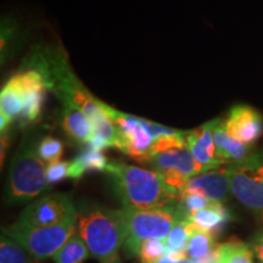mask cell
<instances>
[{
    "instance_id": "cell-1",
    "label": "cell",
    "mask_w": 263,
    "mask_h": 263,
    "mask_svg": "<svg viewBox=\"0 0 263 263\" xmlns=\"http://www.w3.org/2000/svg\"><path fill=\"white\" fill-rule=\"evenodd\" d=\"M21 68L38 71L48 90L52 91L62 105L81 108L90 118L103 112V101L88 91L72 70L68 58L60 45H38L22 62Z\"/></svg>"
},
{
    "instance_id": "cell-2",
    "label": "cell",
    "mask_w": 263,
    "mask_h": 263,
    "mask_svg": "<svg viewBox=\"0 0 263 263\" xmlns=\"http://www.w3.org/2000/svg\"><path fill=\"white\" fill-rule=\"evenodd\" d=\"M105 173L122 209H159L176 205L179 200V193L167 185L155 171L111 161Z\"/></svg>"
},
{
    "instance_id": "cell-3",
    "label": "cell",
    "mask_w": 263,
    "mask_h": 263,
    "mask_svg": "<svg viewBox=\"0 0 263 263\" xmlns=\"http://www.w3.org/2000/svg\"><path fill=\"white\" fill-rule=\"evenodd\" d=\"M77 232L99 262L121 263L120 251L128 238L122 209L81 201L77 205Z\"/></svg>"
},
{
    "instance_id": "cell-4",
    "label": "cell",
    "mask_w": 263,
    "mask_h": 263,
    "mask_svg": "<svg viewBox=\"0 0 263 263\" xmlns=\"http://www.w3.org/2000/svg\"><path fill=\"white\" fill-rule=\"evenodd\" d=\"M38 144L34 133H26L12 157L4 186L8 205L27 203L47 188V167L38 154Z\"/></svg>"
},
{
    "instance_id": "cell-5",
    "label": "cell",
    "mask_w": 263,
    "mask_h": 263,
    "mask_svg": "<svg viewBox=\"0 0 263 263\" xmlns=\"http://www.w3.org/2000/svg\"><path fill=\"white\" fill-rule=\"evenodd\" d=\"M122 210L128 229L123 250L128 257H138L144 240L166 239L176 223L184 219L177 203L150 210Z\"/></svg>"
},
{
    "instance_id": "cell-6",
    "label": "cell",
    "mask_w": 263,
    "mask_h": 263,
    "mask_svg": "<svg viewBox=\"0 0 263 263\" xmlns=\"http://www.w3.org/2000/svg\"><path fill=\"white\" fill-rule=\"evenodd\" d=\"M76 232L77 213L60 224L51 227H28L14 222L2 228V234L18 242L37 261L54 257Z\"/></svg>"
},
{
    "instance_id": "cell-7",
    "label": "cell",
    "mask_w": 263,
    "mask_h": 263,
    "mask_svg": "<svg viewBox=\"0 0 263 263\" xmlns=\"http://www.w3.org/2000/svg\"><path fill=\"white\" fill-rule=\"evenodd\" d=\"M228 167L232 195L263 223V149Z\"/></svg>"
},
{
    "instance_id": "cell-8",
    "label": "cell",
    "mask_w": 263,
    "mask_h": 263,
    "mask_svg": "<svg viewBox=\"0 0 263 263\" xmlns=\"http://www.w3.org/2000/svg\"><path fill=\"white\" fill-rule=\"evenodd\" d=\"M104 107L116 127L120 139L117 149L138 162H149L153 157L154 138L144 127L141 118L120 112L105 103Z\"/></svg>"
},
{
    "instance_id": "cell-9",
    "label": "cell",
    "mask_w": 263,
    "mask_h": 263,
    "mask_svg": "<svg viewBox=\"0 0 263 263\" xmlns=\"http://www.w3.org/2000/svg\"><path fill=\"white\" fill-rule=\"evenodd\" d=\"M147 163L167 185L178 193L193 177L206 172L186 146L172 147L154 154Z\"/></svg>"
},
{
    "instance_id": "cell-10",
    "label": "cell",
    "mask_w": 263,
    "mask_h": 263,
    "mask_svg": "<svg viewBox=\"0 0 263 263\" xmlns=\"http://www.w3.org/2000/svg\"><path fill=\"white\" fill-rule=\"evenodd\" d=\"M77 213L68 194L54 193L43 195L28 203L17 218V223L28 227H51L60 224Z\"/></svg>"
},
{
    "instance_id": "cell-11",
    "label": "cell",
    "mask_w": 263,
    "mask_h": 263,
    "mask_svg": "<svg viewBox=\"0 0 263 263\" xmlns=\"http://www.w3.org/2000/svg\"><path fill=\"white\" fill-rule=\"evenodd\" d=\"M227 133L246 145H254L263 133V118L258 111L248 105H235L223 120Z\"/></svg>"
},
{
    "instance_id": "cell-12",
    "label": "cell",
    "mask_w": 263,
    "mask_h": 263,
    "mask_svg": "<svg viewBox=\"0 0 263 263\" xmlns=\"http://www.w3.org/2000/svg\"><path fill=\"white\" fill-rule=\"evenodd\" d=\"M179 193L199 194L211 202H227L232 194L228 164L193 177Z\"/></svg>"
},
{
    "instance_id": "cell-13",
    "label": "cell",
    "mask_w": 263,
    "mask_h": 263,
    "mask_svg": "<svg viewBox=\"0 0 263 263\" xmlns=\"http://www.w3.org/2000/svg\"><path fill=\"white\" fill-rule=\"evenodd\" d=\"M218 121L219 118L209 121V122L203 123L201 127L195 128L193 130H186L185 136H184L186 149L192 153L194 159L201 164L206 172L219 168L224 164L216 156L213 132H215V127Z\"/></svg>"
},
{
    "instance_id": "cell-14",
    "label": "cell",
    "mask_w": 263,
    "mask_h": 263,
    "mask_svg": "<svg viewBox=\"0 0 263 263\" xmlns=\"http://www.w3.org/2000/svg\"><path fill=\"white\" fill-rule=\"evenodd\" d=\"M26 90V106L21 115L22 122H34L41 116L45 91L48 90L44 78L38 71L21 68L18 72Z\"/></svg>"
},
{
    "instance_id": "cell-15",
    "label": "cell",
    "mask_w": 263,
    "mask_h": 263,
    "mask_svg": "<svg viewBox=\"0 0 263 263\" xmlns=\"http://www.w3.org/2000/svg\"><path fill=\"white\" fill-rule=\"evenodd\" d=\"M60 122L65 134L72 141L89 145L94 134L93 122L91 118L81 108L62 105Z\"/></svg>"
},
{
    "instance_id": "cell-16",
    "label": "cell",
    "mask_w": 263,
    "mask_h": 263,
    "mask_svg": "<svg viewBox=\"0 0 263 263\" xmlns=\"http://www.w3.org/2000/svg\"><path fill=\"white\" fill-rule=\"evenodd\" d=\"M213 138H215L217 159L224 164L240 162L252 153V145H246L227 133L221 118L215 127Z\"/></svg>"
},
{
    "instance_id": "cell-17",
    "label": "cell",
    "mask_w": 263,
    "mask_h": 263,
    "mask_svg": "<svg viewBox=\"0 0 263 263\" xmlns=\"http://www.w3.org/2000/svg\"><path fill=\"white\" fill-rule=\"evenodd\" d=\"M26 106V90L21 76L16 73L6 82L0 93V115L11 120L21 116Z\"/></svg>"
},
{
    "instance_id": "cell-18",
    "label": "cell",
    "mask_w": 263,
    "mask_h": 263,
    "mask_svg": "<svg viewBox=\"0 0 263 263\" xmlns=\"http://www.w3.org/2000/svg\"><path fill=\"white\" fill-rule=\"evenodd\" d=\"M186 219L196 228L206 230L215 235L230 221V213L223 203L211 202L205 209L190 215Z\"/></svg>"
},
{
    "instance_id": "cell-19",
    "label": "cell",
    "mask_w": 263,
    "mask_h": 263,
    "mask_svg": "<svg viewBox=\"0 0 263 263\" xmlns=\"http://www.w3.org/2000/svg\"><path fill=\"white\" fill-rule=\"evenodd\" d=\"M110 161L101 150L89 149L82 151L74 160L70 161V178L78 180L89 171L105 172Z\"/></svg>"
},
{
    "instance_id": "cell-20",
    "label": "cell",
    "mask_w": 263,
    "mask_h": 263,
    "mask_svg": "<svg viewBox=\"0 0 263 263\" xmlns=\"http://www.w3.org/2000/svg\"><path fill=\"white\" fill-rule=\"evenodd\" d=\"M194 229L195 226L192 224L188 219H180L177 222L167 238L163 240L167 248V254L178 259L189 258L186 255V248Z\"/></svg>"
},
{
    "instance_id": "cell-21",
    "label": "cell",
    "mask_w": 263,
    "mask_h": 263,
    "mask_svg": "<svg viewBox=\"0 0 263 263\" xmlns=\"http://www.w3.org/2000/svg\"><path fill=\"white\" fill-rule=\"evenodd\" d=\"M215 263H254V252L249 244L232 239L217 246Z\"/></svg>"
},
{
    "instance_id": "cell-22",
    "label": "cell",
    "mask_w": 263,
    "mask_h": 263,
    "mask_svg": "<svg viewBox=\"0 0 263 263\" xmlns=\"http://www.w3.org/2000/svg\"><path fill=\"white\" fill-rule=\"evenodd\" d=\"M217 246L218 245H216L215 235L212 233L195 227L189 238L186 255L192 261L197 263L211 256L216 251Z\"/></svg>"
},
{
    "instance_id": "cell-23",
    "label": "cell",
    "mask_w": 263,
    "mask_h": 263,
    "mask_svg": "<svg viewBox=\"0 0 263 263\" xmlns=\"http://www.w3.org/2000/svg\"><path fill=\"white\" fill-rule=\"evenodd\" d=\"M90 256L87 244L76 232L52 258L54 263H84Z\"/></svg>"
},
{
    "instance_id": "cell-24",
    "label": "cell",
    "mask_w": 263,
    "mask_h": 263,
    "mask_svg": "<svg viewBox=\"0 0 263 263\" xmlns=\"http://www.w3.org/2000/svg\"><path fill=\"white\" fill-rule=\"evenodd\" d=\"M37 259L32 257L18 242L9 236H0V263H35Z\"/></svg>"
},
{
    "instance_id": "cell-25",
    "label": "cell",
    "mask_w": 263,
    "mask_h": 263,
    "mask_svg": "<svg viewBox=\"0 0 263 263\" xmlns=\"http://www.w3.org/2000/svg\"><path fill=\"white\" fill-rule=\"evenodd\" d=\"M167 255V248L163 240L150 239L140 242L138 258L140 263H156Z\"/></svg>"
},
{
    "instance_id": "cell-26",
    "label": "cell",
    "mask_w": 263,
    "mask_h": 263,
    "mask_svg": "<svg viewBox=\"0 0 263 263\" xmlns=\"http://www.w3.org/2000/svg\"><path fill=\"white\" fill-rule=\"evenodd\" d=\"M20 34L17 22L14 18L3 17L2 21V64H4V60L10 57V52L14 49L16 44V38Z\"/></svg>"
},
{
    "instance_id": "cell-27",
    "label": "cell",
    "mask_w": 263,
    "mask_h": 263,
    "mask_svg": "<svg viewBox=\"0 0 263 263\" xmlns=\"http://www.w3.org/2000/svg\"><path fill=\"white\" fill-rule=\"evenodd\" d=\"M38 154L44 162L54 163L60 161L62 154H64V145L57 138L44 137L39 140Z\"/></svg>"
},
{
    "instance_id": "cell-28",
    "label": "cell",
    "mask_w": 263,
    "mask_h": 263,
    "mask_svg": "<svg viewBox=\"0 0 263 263\" xmlns=\"http://www.w3.org/2000/svg\"><path fill=\"white\" fill-rule=\"evenodd\" d=\"M66 178H70V161H58V162L48 164V184H57Z\"/></svg>"
},
{
    "instance_id": "cell-29",
    "label": "cell",
    "mask_w": 263,
    "mask_h": 263,
    "mask_svg": "<svg viewBox=\"0 0 263 263\" xmlns=\"http://www.w3.org/2000/svg\"><path fill=\"white\" fill-rule=\"evenodd\" d=\"M250 248H251L254 256L258 259L259 263H263V228L258 230L256 234L252 236L250 241Z\"/></svg>"
},
{
    "instance_id": "cell-30",
    "label": "cell",
    "mask_w": 263,
    "mask_h": 263,
    "mask_svg": "<svg viewBox=\"0 0 263 263\" xmlns=\"http://www.w3.org/2000/svg\"><path fill=\"white\" fill-rule=\"evenodd\" d=\"M9 145H10L9 133L8 130H6L4 133H2V149H0V163H2V167L3 164H4V160H5L6 153H8Z\"/></svg>"
},
{
    "instance_id": "cell-31",
    "label": "cell",
    "mask_w": 263,
    "mask_h": 263,
    "mask_svg": "<svg viewBox=\"0 0 263 263\" xmlns=\"http://www.w3.org/2000/svg\"><path fill=\"white\" fill-rule=\"evenodd\" d=\"M156 263H195L194 261H192L190 258H182V259H178V258H174L172 256L167 254L164 257H162L160 259L159 262Z\"/></svg>"
}]
</instances>
